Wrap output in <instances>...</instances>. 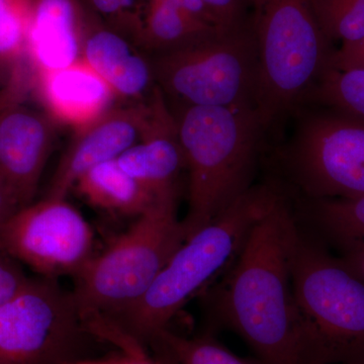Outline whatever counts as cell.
Wrapping results in <instances>:
<instances>
[{
  "label": "cell",
  "mask_w": 364,
  "mask_h": 364,
  "mask_svg": "<svg viewBox=\"0 0 364 364\" xmlns=\"http://www.w3.org/2000/svg\"><path fill=\"white\" fill-rule=\"evenodd\" d=\"M291 277L306 364H364L363 280L299 233Z\"/></svg>",
  "instance_id": "8992f818"
},
{
  "label": "cell",
  "mask_w": 364,
  "mask_h": 364,
  "mask_svg": "<svg viewBox=\"0 0 364 364\" xmlns=\"http://www.w3.org/2000/svg\"><path fill=\"white\" fill-rule=\"evenodd\" d=\"M220 33L170 0L146 2L135 44L152 56L188 47Z\"/></svg>",
  "instance_id": "e0dca14e"
},
{
  "label": "cell",
  "mask_w": 364,
  "mask_h": 364,
  "mask_svg": "<svg viewBox=\"0 0 364 364\" xmlns=\"http://www.w3.org/2000/svg\"><path fill=\"white\" fill-rule=\"evenodd\" d=\"M310 102L364 119V69L328 68L306 104Z\"/></svg>",
  "instance_id": "ffe728a7"
},
{
  "label": "cell",
  "mask_w": 364,
  "mask_h": 364,
  "mask_svg": "<svg viewBox=\"0 0 364 364\" xmlns=\"http://www.w3.org/2000/svg\"><path fill=\"white\" fill-rule=\"evenodd\" d=\"M257 54L256 111L265 132L305 105L334 50L309 0H248Z\"/></svg>",
  "instance_id": "277c9868"
},
{
  "label": "cell",
  "mask_w": 364,
  "mask_h": 364,
  "mask_svg": "<svg viewBox=\"0 0 364 364\" xmlns=\"http://www.w3.org/2000/svg\"><path fill=\"white\" fill-rule=\"evenodd\" d=\"M90 223L65 198L28 203L0 226V253L48 279L77 277L92 259Z\"/></svg>",
  "instance_id": "30bf717a"
},
{
  "label": "cell",
  "mask_w": 364,
  "mask_h": 364,
  "mask_svg": "<svg viewBox=\"0 0 364 364\" xmlns=\"http://www.w3.org/2000/svg\"><path fill=\"white\" fill-rule=\"evenodd\" d=\"M148 1H155V0H147V2Z\"/></svg>",
  "instance_id": "836d02e7"
},
{
  "label": "cell",
  "mask_w": 364,
  "mask_h": 364,
  "mask_svg": "<svg viewBox=\"0 0 364 364\" xmlns=\"http://www.w3.org/2000/svg\"><path fill=\"white\" fill-rule=\"evenodd\" d=\"M21 62H18V63L16 64H9L6 63V62L1 61L0 60V98L6 95L7 92L13 90H6V88L1 87L2 85L9 86V87H13V86H18V82H21V77L16 78V80L11 81V82H7V81L4 80V76L6 77H9V76H13L14 73H16V70L20 68L21 65Z\"/></svg>",
  "instance_id": "4dcf8cb0"
},
{
  "label": "cell",
  "mask_w": 364,
  "mask_h": 364,
  "mask_svg": "<svg viewBox=\"0 0 364 364\" xmlns=\"http://www.w3.org/2000/svg\"><path fill=\"white\" fill-rule=\"evenodd\" d=\"M296 111L287 159L301 188L314 200L364 196V119L334 109Z\"/></svg>",
  "instance_id": "9c48e42d"
},
{
  "label": "cell",
  "mask_w": 364,
  "mask_h": 364,
  "mask_svg": "<svg viewBox=\"0 0 364 364\" xmlns=\"http://www.w3.org/2000/svg\"><path fill=\"white\" fill-rule=\"evenodd\" d=\"M364 58V37L358 42L341 45L334 50L330 59L329 68L336 70H348Z\"/></svg>",
  "instance_id": "4316f807"
},
{
  "label": "cell",
  "mask_w": 364,
  "mask_h": 364,
  "mask_svg": "<svg viewBox=\"0 0 364 364\" xmlns=\"http://www.w3.org/2000/svg\"><path fill=\"white\" fill-rule=\"evenodd\" d=\"M117 161L155 196L173 193L181 170L186 167L176 124L166 105H162L145 138L132 146Z\"/></svg>",
  "instance_id": "2e32d148"
},
{
  "label": "cell",
  "mask_w": 364,
  "mask_h": 364,
  "mask_svg": "<svg viewBox=\"0 0 364 364\" xmlns=\"http://www.w3.org/2000/svg\"><path fill=\"white\" fill-rule=\"evenodd\" d=\"M112 364H156L153 363L147 358V355L143 356H129L127 355L126 358L121 359V360L117 361V363H112Z\"/></svg>",
  "instance_id": "1f68e13d"
},
{
  "label": "cell",
  "mask_w": 364,
  "mask_h": 364,
  "mask_svg": "<svg viewBox=\"0 0 364 364\" xmlns=\"http://www.w3.org/2000/svg\"><path fill=\"white\" fill-rule=\"evenodd\" d=\"M90 332L72 294L53 279H30L0 306V364H65Z\"/></svg>",
  "instance_id": "ba28073f"
},
{
  "label": "cell",
  "mask_w": 364,
  "mask_h": 364,
  "mask_svg": "<svg viewBox=\"0 0 364 364\" xmlns=\"http://www.w3.org/2000/svg\"><path fill=\"white\" fill-rule=\"evenodd\" d=\"M321 30L330 43L358 42L364 37V0H309Z\"/></svg>",
  "instance_id": "44dd1931"
},
{
  "label": "cell",
  "mask_w": 364,
  "mask_h": 364,
  "mask_svg": "<svg viewBox=\"0 0 364 364\" xmlns=\"http://www.w3.org/2000/svg\"><path fill=\"white\" fill-rule=\"evenodd\" d=\"M298 235L279 196L249 231L220 298L223 317L260 364H306L291 277Z\"/></svg>",
  "instance_id": "6da1fadb"
},
{
  "label": "cell",
  "mask_w": 364,
  "mask_h": 364,
  "mask_svg": "<svg viewBox=\"0 0 364 364\" xmlns=\"http://www.w3.org/2000/svg\"><path fill=\"white\" fill-rule=\"evenodd\" d=\"M145 4L143 0H87L88 11L133 42L140 31Z\"/></svg>",
  "instance_id": "cb8c5ba5"
},
{
  "label": "cell",
  "mask_w": 364,
  "mask_h": 364,
  "mask_svg": "<svg viewBox=\"0 0 364 364\" xmlns=\"http://www.w3.org/2000/svg\"><path fill=\"white\" fill-rule=\"evenodd\" d=\"M36 72L41 100L55 121L78 129L111 109L114 91L85 60L59 70Z\"/></svg>",
  "instance_id": "9a60e30c"
},
{
  "label": "cell",
  "mask_w": 364,
  "mask_h": 364,
  "mask_svg": "<svg viewBox=\"0 0 364 364\" xmlns=\"http://www.w3.org/2000/svg\"><path fill=\"white\" fill-rule=\"evenodd\" d=\"M124 33L100 21L86 9L82 56L114 91L126 98H142L155 82L152 64L136 52Z\"/></svg>",
  "instance_id": "4fadbf2b"
},
{
  "label": "cell",
  "mask_w": 364,
  "mask_h": 364,
  "mask_svg": "<svg viewBox=\"0 0 364 364\" xmlns=\"http://www.w3.org/2000/svg\"><path fill=\"white\" fill-rule=\"evenodd\" d=\"M160 92L152 104L109 109L92 123L78 128L62 155L45 198H65L85 172L117 159L145 138L156 117Z\"/></svg>",
  "instance_id": "8fae6325"
},
{
  "label": "cell",
  "mask_w": 364,
  "mask_h": 364,
  "mask_svg": "<svg viewBox=\"0 0 364 364\" xmlns=\"http://www.w3.org/2000/svg\"><path fill=\"white\" fill-rule=\"evenodd\" d=\"M311 214L343 252L364 245V196L314 200Z\"/></svg>",
  "instance_id": "d6986e66"
},
{
  "label": "cell",
  "mask_w": 364,
  "mask_h": 364,
  "mask_svg": "<svg viewBox=\"0 0 364 364\" xmlns=\"http://www.w3.org/2000/svg\"><path fill=\"white\" fill-rule=\"evenodd\" d=\"M214 14L223 33L239 30L248 23V0H203Z\"/></svg>",
  "instance_id": "d4e9b609"
},
{
  "label": "cell",
  "mask_w": 364,
  "mask_h": 364,
  "mask_svg": "<svg viewBox=\"0 0 364 364\" xmlns=\"http://www.w3.org/2000/svg\"><path fill=\"white\" fill-rule=\"evenodd\" d=\"M85 18L79 0H36L28 41L36 71L59 70L81 59Z\"/></svg>",
  "instance_id": "5bb4252c"
},
{
  "label": "cell",
  "mask_w": 364,
  "mask_h": 364,
  "mask_svg": "<svg viewBox=\"0 0 364 364\" xmlns=\"http://www.w3.org/2000/svg\"><path fill=\"white\" fill-rule=\"evenodd\" d=\"M155 82L174 109L220 107L256 109L257 54L249 23L233 32L165 54L151 61Z\"/></svg>",
  "instance_id": "52a82bcc"
},
{
  "label": "cell",
  "mask_w": 364,
  "mask_h": 364,
  "mask_svg": "<svg viewBox=\"0 0 364 364\" xmlns=\"http://www.w3.org/2000/svg\"><path fill=\"white\" fill-rule=\"evenodd\" d=\"M36 0H0V60L16 64L28 57Z\"/></svg>",
  "instance_id": "7402d4cb"
},
{
  "label": "cell",
  "mask_w": 364,
  "mask_h": 364,
  "mask_svg": "<svg viewBox=\"0 0 364 364\" xmlns=\"http://www.w3.org/2000/svg\"><path fill=\"white\" fill-rule=\"evenodd\" d=\"M189 172L186 240L249 188L267 132L252 107H181L172 114Z\"/></svg>",
  "instance_id": "7a4b0ae2"
},
{
  "label": "cell",
  "mask_w": 364,
  "mask_h": 364,
  "mask_svg": "<svg viewBox=\"0 0 364 364\" xmlns=\"http://www.w3.org/2000/svg\"><path fill=\"white\" fill-rule=\"evenodd\" d=\"M279 198L269 186L249 188L177 249L142 298L107 318L138 343L157 340L196 291L240 251L251 228Z\"/></svg>",
  "instance_id": "3957f363"
},
{
  "label": "cell",
  "mask_w": 364,
  "mask_h": 364,
  "mask_svg": "<svg viewBox=\"0 0 364 364\" xmlns=\"http://www.w3.org/2000/svg\"><path fill=\"white\" fill-rule=\"evenodd\" d=\"M23 207L25 205L21 203L16 189L0 173V226Z\"/></svg>",
  "instance_id": "83f0119b"
},
{
  "label": "cell",
  "mask_w": 364,
  "mask_h": 364,
  "mask_svg": "<svg viewBox=\"0 0 364 364\" xmlns=\"http://www.w3.org/2000/svg\"><path fill=\"white\" fill-rule=\"evenodd\" d=\"M157 340L169 349L178 364H254L212 339L183 338L165 330Z\"/></svg>",
  "instance_id": "603a6c76"
},
{
  "label": "cell",
  "mask_w": 364,
  "mask_h": 364,
  "mask_svg": "<svg viewBox=\"0 0 364 364\" xmlns=\"http://www.w3.org/2000/svg\"><path fill=\"white\" fill-rule=\"evenodd\" d=\"M340 259L364 282V245L345 251Z\"/></svg>",
  "instance_id": "f546056e"
},
{
  "label": "cell",
  "mask_w": 364,
  "mask_h": 364,
  "mask_svg": "<svg viewBox=\"0 0 364 364\" xmlns=\"http://www.w3.org/2000/svg\"><path fill=\"white\" fill-rule=\"evenodd\" d=\"M25 95L0 100V173L23 205L37 191L55 135V119L23 105Z\"/></svg>",
  "instance_id": "7c38bea8"
},
{
  "label": "cell",
  "mask_w": 364,
  "mask_h": 364,
  "mask_svg": "<svg viewBox=\"0 0 364 364\" xmlns=\"http://www.w3.org/2000/svg\"><path fill=\"white\" fill-rule=\"evenodd\" d=\"M81 196L95 207L129 215H140L156 200L117 159L100 163L85 172L75 184Z\"/></svg>",
  "instance_id": "ac0fdd59"
},
{
  "label": "cell",
  "mask_w": 364,
  "mask_h": 364,
  "mask_svg": "<svg viewBox=\"0 0 364 364\" xmlns=\"http://www.w3.org/2000/svg\"><path fill=\"white\" fill-rule=\"evenodd\" d=\"M65 364H112V363H95V361H85V360H75L69 361Z\"/></svg>",
  "instance_id": "d6a6232c"
},
{
  "label": "cell",
  "mask_w": 364,
  "mask_h": 364,
  "mask_svg": "<svg viewBox=\"0 0 364 364\" xmlns=\"http://www.w3.org/2000/svg\"><path fill=\"white\" fill-rule=\"evenodd\" d=\"M186 241L176 210V191L154 203L76 277L73 296L85 323L112 318L136 303Z\"/></svg>",
  "instance_id": "5b68a950"
},
{
  "label": "cell",
  "mask_w": 364,
  "mask_h": 364,
  "mask_svg": "<svg viewBox=\"0 0 364 364\" xmlns=\"http://www.w3.org/2000/svg\"><path fill=\"white\" fill-rule=\"evenodd\" d=\"M28 280L13 258L0 253V306L20 293Z\"/></svg>",
  "instance_id": "484cf974"
},
{
  "label": "cell",
  "mask_w": 364,
  "mask_h": 364,
  "mask_svg": "<svg viewBox=\"0 0 364 364\" xmlns=\"http://www.w3.org/2000/svg\"><path fill=\"white\" fill-rule=\"evenodd\" d=\"M170 1L173 2L176 6L186 11L189 16H193L196 20L202 21L205 25L217 28L220 33H222L214 14L208 9L207 4L203 2V0H170Z\"/></svg>",
  "instance_id": "f1b7e54d"
}]
</instances>
